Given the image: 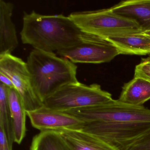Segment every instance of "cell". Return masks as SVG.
I'll return each mask as SVG.
<instances>
[{
  "label": "cell",
  "mask_w": 150,
  "mask_h": 150,
  "mask_svg": "<svg viewBox=\"0 0 150 150\" xmlns=\"http://www.w3.org/2000/svg\"><path fill=\"white\" fill-rule=\"evenodd\" d=\"M134 77L141 78L150 82V56L143 59L135 67Z\"/></svg>",
  "instance_id": "obj_17"
},
{
  "label": "cell",
  "mask_w": 150,
  "mask_h": 150,
  "mask_svg": "<svg viewBox=\"0 0 150 150\" xmlns=\"http://www.w3.org/2000/svg\"><path fill=\"white\" fill-rule=\"evenodd\" d=\"M0 73L8 76L21 96L26 111L43 106L35 93L27 63L12 54L0 55Z\"/></svg>",
  "instance_id": "obj_7"
},
{
  "label": "cell",
  "mask_w": 150,
  "mask_h": 150,
  "mask_svg": "<svg viewBox=\"0 0 150 150\" xmlns=\"http://www.w3.org/2000/svg\"><path fill=\"white\" fill-rule=\"evenodd\" d=\"M68 16L83 33L105 39L143 32L136 22L115 13L110 8L74 12Z\"/></svg>",
  "instance_id": "obj_4"
},
{
  "label": "cell",
  "mask_w": 150,
  "mask_h": 150,
  "mask_svg": "<svg viewBox=\"0 0 150 150\" xmlns=\"http://www.w3.org/2000/svg\"><path fill=\"white\" fill-rule=\"evenodd\" d=\"M31 125L41 132L77 129L84 122L64 112L42 106L32 111H27Z\"/></svg>",
  "instance_id": "obj_8"
},
{
  "label": "cell",
  "mask_w": 150,
  "mask_h": 150,
  "mask_svg": "<svg viewBox=\"0 0 150 150\" xmlns=\"http://www.w3.org/2000/svg\"><path fill=\"white\" fill-rule=\"evenodd\" d=\"M129 150H150V135L135 144Z\"/></svg>",
  "instance_id": "obj_18"
},
{
  "label": "cell",
  "mask_w": 150,
  "mask_h": 150,
  "mask_svg": "<svg viewBox=\"0 0 150 150\" xmlns=\"http://www.w3.org/2000/svg\"><path fill=\"white\" fill-rule=\"evenodd\" d=\"M14 5L0 0V55L11 54L18 46L15 26L12 21Z\"/></svg>",
  "instance_id": "obj_9"
},
{
  "label": "cell",
  "mask_w": 150,
  "mask_h": 150,
  "mask_svg": "<svg viewBox=\"0 0 150 150\" xmlns=\"http://www.w3.org/2000/svg\"><path fill=\"white\" fill-rule=\"evenodd\" d=\"M0 150H12L8 144L6 134L0 128Z\"/></svg>",
  "instance_id": "obj_19"
},
{
  "label": "cell",
  "mask_w": 150,
  "mask_h": 150,
  "mask_svg": "<svg viewBox=\"0 0 150 150\" xmlns=\"http://www.w3.org/2000/svg\"><path fill=\"white\" fill-rule=\"evenodd\" d=\"M26 63L33 88L42 103L63 87L79 82L75 64L54 52L35 49Z\"/></svg>",
  "instance_id": "obj_3"
},
{
  "label": "cell",
  "mask_w": 150,
  "mask_h": 150,
  "mask_svg": "<svg viewBox=\"0 0 150 150\" xmlns=\"http://www.w3.org/2000/svg\"><path fill=\"white\" fill-rule=\"evenodd\" d=\"M0 80H1L0 82L3 83L9 88H14V86L11 80L8 76L1 73H0Z\"/></svg>",
  "instance_id": "obj_20"
},
{
  "label": "cell",
  "mask_w": 150,
  "mask_h": 150,
  "mask_svg": "<svg viewBox=\"0 0 150 150\" xmlns=\"http://www.w3.org/2000/svg\"><path fill=\"white\" fill-rule=\"evenodd\" d=\"M8 98L13 119L14 142L21 144L26 135L27 111L21 96L15 88H8Z\"/></svg>",
  "instance_id": "obj_13"
},
{
  "label": "cell",
  "mask_w": 150,
  "mask_h": 150,
  "mask_svg": "<svg viewBox=\"0 0 150 150\" xmlns=\"http://www.w3.org/2000/svg\"><path fill=\"white\" fill-rule=\"evenodd\" d=\"M106 39L116 48L119 55H150V36L142 33L110 37Z\"/></svg>",
  "instance_id": "obj_12"
},
{
  "label": "cell",
  "mask_w": 150,
  "mask_h": 150,
  "mask_svg": "<svg viewBox=\"0 0 150 150\" xmlns=\"http://www.w3.org/2000/svg\"><path fill=\"white\" fill-rule=\"evenodd\" d=\"M84 122L75 129L91 134L118 150H129L150 135V110L114 100L102 105L65 111Z\"/></svg>",
  "instance_id": "obj_1"
},
{
  "label": "cell",
  "mask_w": 150,
  "mask_h": 150,
  "mask_svg": "<svg viewBox=\"0 0 150 150\" xmlns=\"http://www.w3.org/2000/svg\"><path fill=\"white\" fill-rule=\"evenodd\" d=\"M8 88L0 82V128L5 132L8 144L12 148L14 139L13 119L8 103Z\"/></svg>",
  "instance_id": "obj_15"
},
{
  "label": "cell",
  "mask_w": 150,
  "mask_h": 150,
  "mask_svg": "<svg viewBox=\"0 0 150 150\" xmlns=\"http://www.w3.org/2000/svg\"><path fill=\"white\" fill-rule=\"evenodd\" d=\"M23 20L21 39L35 50L57 52L81 42L83 32L68 16L45 15L33 11L24 12Z\"/></svg>",
  "instance_id": "obj_2"
},
{
  "label": "cell",
  "mask_w": 150,
  "mask_h": 150,
  "mask_svg": "<svg viewBox=\"0 0 150 150\" xmlns=\"http://www.w3.org/2000/svg\"><path fill=\"white\" fill-rule=\"evenodd\" d=\"M55 131L59 134L71 150H118L98 138L80 130L65 129Z\"/></svg>",
  "instance_id": "obj_11"
},
{
  "label": "cell",
  "mask_w": 150,
  "mask_h": 150,
  "mask_svg": "<svg viewBox=\"0 0 150 150\" xmlns=\"http://www.w3.org/2000/svg\"><path fill=\"white\" fill-rule=\"evenodd\" d=\"M113 100L110 93L103 90L100 86H87L80 82L64 86L42 102L44 107L65 112L73 109L102 105Z\"/></svg>",
  "instance_id": "obj_5"
},
{
  "label": "cell",
  "mask_w": 150,
  "mask_h": 150,
  "mask_svg": "<svg viewBox=\"0 0 150 150\" xmlns=\"http://www.w3.org/2000/svg\"><path fill=\"white\" fill-rule=\"evenodd\" d=\"M142 33L144 34V35H146L150 36V30H149V31H145V32H142Z\"/></svg>",
  "instance_id": "obj_21"
},
{
  "label": "cell",
  "mask_w": 150,
  "mask_h": 150,
  "mask_svg": "<svg viewBox=\"0 0 150 150\" xmlns=\"http://www.w3.org/2000/svg\"><path fill=\"white\" fill-rule=\"evenodd\" d=\"M119 101L135 106H143L150 100V82L141 78L134 77L124 84Z\"/></svg>",
  "instance_id": "obj_14"
},
{
  "label": "cell",
  "mask_w": 150,
  "mask_h": 150,
  "mask_svg": "<svg viewBox=\"0 0 150 150\" xmlns=\"http://www.w3.org/2000/svg\"><path fill=\"white\" fill-rule=\"evenodd\" d=\"M30 150H71L57 132H41L33 138Z\"/></svg>",
  "instance_id": "obj_16"
},
{
  "label": "cell",
  "mask_w": 150,
  "mask_h": 150,
  "mask_svg": "<svg viewBox=\"0 0 150 150\" xmlns=\"http://www.w3.org/2000/svg\"><path fill=\"white\" fill-rule=\"evenodd\" d=\"M81 40L79 45L59 51L57 54L74 64H93L110 62L119 55L116 48L105 38L83 32Z\"/></svg>",
  "instance_id": "obj_6"
},
{
  "label": "cell",
  "mask_w": 150,
  "mask_h": 150,
  "mask_svg": "<svg viewBox=\"0 0 150 150\" xmlns=\"http://www.w3.org/2000/svg\"><path fill=\"white\" fill-rule=\"evenodd\" d=\"M117 14L138 23L143 32L150 30V0H128L111 7Z\"/></svg>",
  "instance_id": "obj_10"
}]
</instances>
